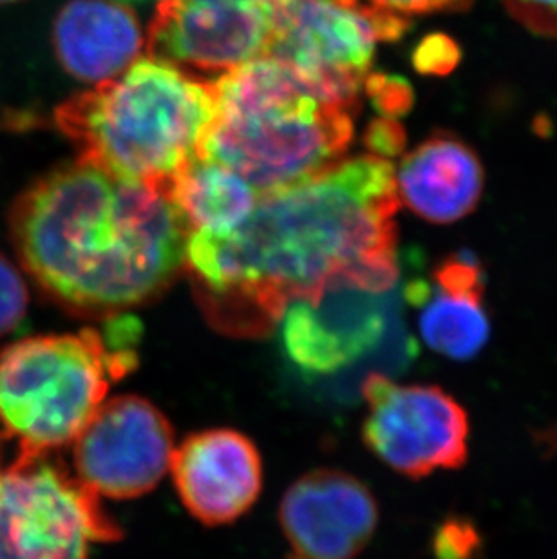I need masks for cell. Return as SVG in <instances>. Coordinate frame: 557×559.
I'll return each instance as SVG.
<instances>
[{"label": "cell", "mask_w": 557, "mask_h": 559, "mask_svg": "<svg viewBox=\"0 0 557 559\" xmlns=\"http://www.w3.org/2000/svg\"><path fill=\"white\" fill-rule=\"evenodd\" d=\"M174 486L185 509L205 525L236 522L263 489V462L256 443L234 429L190 435L174 448Z\"/></svg>", "instance_id": "cell-12"}, {"label": "cell", "mask_w": 557, "mask_h": 559, "mask_svg": "<svg viewBox=\"0 0 557 559\" xmlns=\"http://www.w3.org/2000/svg\"><path fill=\"white\" fill-rule=\"evenodd\" d=\"M478 534L467 522L443 523L435 536V552L438 559H471L478 550Z\"/></svg>", "instance_id": "cell-21"}, {"label": "cell", "mask_w": 557, "mask_h": 559, "mask_svg": "<svg viewBox=\"0 0 557 559\" xmlns=\"http://www.w3.org/2000/svg\"><path fill=\"white\" fill-rule=\"evenodd\" d=\"M458 60H460V49L451 38L443 35L427 37L415 51V66L422 73H449L457 66Z\"/></svg>", "instance_id": "cell-22"}, {"label": "cell", "mask_w": 557, "mask_h": 559, "mask_svg": "<svg viewBox=\"0 0 557 559\" xmlns=\"http://www.w3.org/2000/svg\"><path fill=\"white\" fill-rule=\"evenodd\" d=\"M214 111V82L151 57L62 102L55 123L85 164L165 187L194 156Z\"/></svg>", "instance_id": "cell-4"}, {"label": "cell", "mask_w": 557, "mask_h": 559, "mask_svg": "<svg viewBox=\"0 0 557 559\" xmlns=\"http://www.w3.org/2000/svg\"><path fill=\"white\" fill-rule=\"evenodd\" d=\"M366 143L374 151L375 156L388 158L404 148L405 132L399 123L393 122V118H382L369 126Z\"/></svg>", "instance_id": "cell-24"}, {"label": "cell", "mask_w": 557, "mask_h": 559, "mask_svg": "<svg viewBox=\"0 0 557 559\" xmlns=\"http://www.w3.org/2000/svg\"><path fill=\"white\" fill-rule=\"evenodd\" d=\"M514 21L540 37L557 38V0H501Z\"/></svg>", "instance_id": "cell-20"}, {"label": "cell", "mask_w": 557, "mask_h": 559, "mask_svg": "<svg viewBox=\"0 0 557 559\" xmlns=\"http://www.w3.org/2000/svg\"><path fill=\"white\" fill-rule=\"evenodd\" d=\"M393 165L368 154L259 195L230 234L190 233L185 269L209 321L264 335L292 302L349 286L388 294L400 280Z\"/></svg>", "instance_id": "cell-1"}, {"label": "cell", "mask_w": 557, "mask_h": 559, "mask_svg": "<svg viewBox=\"0 0 557 559\" xmlns=\"http://www.w3.org/2000/svg\"><path fill=\"white\" fill-rule=\"evenodd\" d=\"M278 522L288 559H353L374 538L379 506L355 476L319 469L289 486Z\"/></svg>", "instance_id": "cell-11"}, {"label": "cell", "mask_w": 557, "mask_h": 559, "mask_svg": "<svg viewBox=\"0 0 557 559\" xmlns=\"http://www.w3.org/2000/svg\"><path fill=\"white\" fill-rule=\"evenodd\" d=\"M29 294L21 270L0 253V337L15 332L26 319Z\"/></svg>", "instance_id": "cell-18"}, {"label": "cell", "mask_w": 557, "mask_h": 559, "mask_svg": "<svg viewBox=\"0 0 557 559\" xmlns=\"http://www.w3.org/2000/svg\"><path fill=\"white\" fill-rule=\"evenodd\" d=\"M142 328L129 313L74 335H43L0 352V424L21 449L54 453L74 442L111 385L138 365Z\"/></svg>", "instance_id": "cell-5"}, {"label": "cell", "mask_w": 557, "mask_h": 559, "mask_svg": "<svg viewBox=\"0 0 557 559\" xmlns=\"http://www.w3.org/2000/svg\"><path fill=\"white\" fill-rule=\"evenodd\" d=\"M366 93L375 107L384 117L394 118L410 111L413 104V91L405 80L386 74H369L366 76Z\"/></svg>", "instance_id": "cell-19"}, {"label": "cell", "mask_w": 557, "mask_h": 559, "mask_svg": "<svg viewBox=\"0 0 557 559\" xmlns=\"http://www.w3.org/2000/svg\"><path fill=\"white\" fill-rule=\"evenodd\" d=\"M536 443L557 459V423L548 428L540 429L536 433Z\"/></svg>", "instance_id": "cell-25"}, {"label": "cell", "mask_w": 557, "mask_h": 559, "mask_svg": "<svg viewBox=\"0 0 557 559\" xmlns=\"http://www.w3.org/2000/svg\"><path fill=\"white\" fill-rule=\"evenodd\" d=\"M384 296L342 286L316 302H292L277 322L284 354L308 374L336 373L363 359L384 333Z\"/></svg>", "instance_id": "cell-13"}, {"label": "cell", "mask_w": 557, "mask_h": 559, "mask_svg": "<svg viewBox=\"0 0 557 559\" xmlns=\"http://www.w3.org/2000/svg\"><path fill=\"white\" fill-rule=\"evenodd\" d=\"M190 233L222 238L236 230L258 205L259 192L245 178L194 154L165 183Z\"/></svg>", "instance_id": "cell-17"}, {"label": "cell", "mask_w": 557, "mask_h": 559, "mask_svg": "<svg viewBox=\"0 0 557 559\" xmlns=\"http://www.w3.org/2000/svg\"><path fill=\"white\" fill-rule=\"evenodd\" d=\"M405 296L418 308L424 343L447 359L469 360L490 337L485 275L471 253H452L432 270L431 280L411 281Z\"/></svg>", "instance_id": "cell-14"}, {"label": "cell", "mask_w": 557, "mask_h": 559, "mask_svg": "<svg viewBox=\"0 0 557 559\" xmlns=\"http://www.w3.org/2000/svg\"><path fill=\"white\" fill-rule=\"evenodd\" d=\"M275 11L253 0H158L149 53L176 68L228 73L266 53Z\"/></svg>", "instance_id": "cell-10"}, {"label": "cell", "mask_w": 557, "mask_h": 559, "mask_svg": "<svg viewBox=\"0 0 557 559\" xmlns=\"http://www.w3.org/2000/svg\"><path fill=\"white\" fill-rule=\"evenodd\" d=\"M364 442L407 478L462 467L469 456L467 412L438 385L399 384L384 374L364 380Z\"/></svg>", "instance_id": "cell-8"}, {"label": "cell", "mask_w": 557, "mask_h": 559, "mask_svg": "<svg viewBox=\"0 0 557 559\" xmlns=\"http://www.w3.org/2000/svg\"><path fill=\"white\" fill-rule=\"evenodd\" d=\"M344 2L366 5L369 10L407 19L411 15H424L435 11L463 10L473 4L474 0H344Z\"/></svg>", "instance_id": "cell-23"}, {"label": "cell", "mask_w": 557, "mask_h": 559, "mask_svg": "<svg viewBox=\"0 0 557 559\" xmlns=\"http://www.w3.org/2000/svg\"><path fill=\"white\" fill-rule=\"evenodd\" d=\"M15 2H21V0H0V5L15 4Z\"/></svg>", "instance_id": "cell-26"}, {"label": "cell", "mask_w": 557, "mask_h": 559, "mask_svg": "<svg viewBox=\"0 0 557 559\" xmlns=\"http://www.w3.org/2000/svg\"><path fill=\"white\" fill-rule=\"evenodd\" d=\"M49 454L21 449L0 467V559H87L121 538L100 497Z\"/></svg>", "instance_id": "cell-6"}, {"label": "cell", "mask_w": 557, "mask_h": 559, "mask_svg": "<svg viewBox=\"0 0 557 559\" xmlns=\"http://www.w3.org/2000/svg\"><path fill=\"white\" fill-rule=\"evenodd\" d=\"M189 234L164 186L82 159L38 178L10 211L11 241L38 290L102 319L162 296L185 269Z\"/></svg>", "instance_id": "cell-2"}, {"label": "cell", "mask_w": 557, "mask_h": 559, "mask_svg": "<svg viewBox=\"0 0 557 559\" xmlns=\"http://www.w3.org/2000/svg\"><path fill=\"white\" fill-rule=\"evenodd\" d=\"M216 111L195 154L225 165L261 194L336 164L352 143L357 102L288 63L259 57L214 82Z\"/></svg>", "instance_id": "cell-3"}, {"label": "cell", "mask_w": 557, "mask_h": 559, "mask_svg": "<svg viewBox=\"0 0 557 559\" xmlns=\"http://www.w3.org/2000/svg\"><path fill=\"white\" fill-rule=\"evenodd\" d=\"M396 175L400 201L427 222L447 225L467 216L484 190V170L473 148L446 132L405 154Z\"/></svg>", "instance_id": "cell-16"}, {"label": "cell", "mask_w": 557, "mask_h": 559, "mask_svg": "<svg viewBox=\"0 0 557 559\" xmlns=\"http://www.w3.org/2000/svg\"><path fill=\"white\" fill-rule=\"evenodd\" d=\"M76 478L98 497L129 500L153 491L170 469L174 431L153 402L115 396L74 438Z\"/></svg>", "instance_id": "cell-9"}, {"label": "cell", "mask_w": 557, "mask_h": 559, "mask_svg": "<svg viewBox=\"0 0 557 559\" xmlns=\"http://www.w3.org/2000/svg\"><path fill=\"white\" fill-rule=\"evenodd\" d=\"M54 48L66 73L98 85L131 68L142 53V27L116 0H71L55 19Z\"/></svg>", "instance_id": "cell-15"}, {"label": "cell", "mask_w": 557, "mask_h": 559, "mask_svg": "<svg viewBox=\"0 0 557 559\" xmlns=\"http://www.w3.org/2000/svg\"><path fill=\"white\" fill-rule=\"evenodd\" d=\"M410 22L344 0H284L263 57L281 60L330 95L357 102L380 40H399Z\"/></svg>", "instance_id": "cell-7"}, {"label": "cell", "mask_w": 557, "mask_h": 559, "mask_svg": "<svg viewBox=\"0 0 557 559\" xmlns=\"http://www.w3.org/2000/svg\"><path fill=\"white\" fill-rule=\"evenodd\" d=\"M123 2H137V4H143V2H147V0H123Z\"/></svg>", "instance_id": "cell-27"}]
</instances>
